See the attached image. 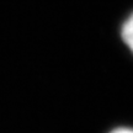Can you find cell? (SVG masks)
<instances>
[{
    "instance_id": "obj_1",
    "label": "cell",
    "mask_w": 133,
    "mask_h": 133,
    "mask_svg": "<svg viewBox=\"0 0 133 133\" xmlns=\"http://www.w3.org/2000/svg\"><path fill=\"white\" fill-rule=\"evenodd\" d=\"M121 39L133 56V11L124 19L121 25Z\"/></svg>"
},
{
    "instance_id": "obj_2",
    "label": "cell",
    "mask_w": 133,
    "mask_h": 133,
    "mask_svg": "<svg viewBox=\"0 0 133 133\" xmlns=\"http://www.w3.org/2000/svg\"><path fill=\"white\" fill-rule=\"evenodd\" d=\"M111 133H133V129L131 128H118V129H115Z\"/></svg>"
}]
</instances>
